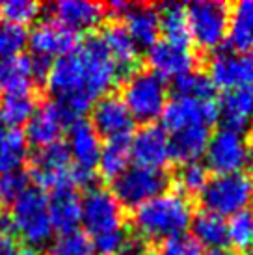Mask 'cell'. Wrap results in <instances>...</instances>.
Listing matches in <instances>:
<instances>
[{
  "label": "cell",
  "instance_id": "24",
  "mask_svg": "<svg viewBox=\"0 0 253 255\" xmlns=\"http://www.w3.org/2000/svg\"><path fill=\"white\" fill-rule=\"evenodd\" d=\"M105 43L108 54L112 56L116 65L120 67V71H134V65L140 56V47L136 45L132 36L128 34V30L121 22H112L108 24L101 36Z\"/></svg>",
  "mask_w": 253,
  "mask_h": 255
},
{
  "label": "cell",
  "instance_id": "42",
  "mask_svg": "<svg viewBox=\"0 0 253 255\" xmlns=\"http://www.w3.org/2000/svg\"><path fill=\"white\" fill-rule=\"evenodd\" d=\"M0 255H19V246L13 235L0 231Z\"/></svg>",
  "mask_w": 253,
  "mask_h": 255
},
{
  "label": "cell",
  "instance_id": "4",
  "mask_svg": "<svg viewBox=\"0 0 253 255\" xmlns=\"http://www.w3.org/2000/svg\"><path fill=\"white\" fill-rule=\"evenodd\" d=\"M168 82L151 69H136L126 75L121 99L132 114L134 121L151 125L168 105Z\"/></svg>",
  "mask_w": 253,
  "mask_h": 255
},
{
  "label": "cell",
  "instance_id": "15",
  "mask_svg": "<svg viewBox=\"0 0 253 255\" xmlns=\"http://www.w3.org/2000/svg\"><path fill=\"white\" fill-rule=\"evenodd\" d=\"M78 32L71 30L56 19H45L28 32V45L34 56L62 58L78 47Z\"/></svg>",
  "mask_w": 253,
  "mask_h": 255
},
{
  "label": "cell",
  "instance_id": "20",
  "mask_svg": "<svg viewBox=\"0 0 253 255\" xmlns=\"http://www.w3.org/2000/svg\"><path fill=\"white\" fill-rule=\"evenodd\" d=\"M218 120L224 121V128L244 134L253 123V88L224 92L218 103Z\"/></svg>",
  "mask_w": 253,
  "mask_h": 255
},
{
  "label": "cell",
  "instance_id": "25",
  "mask_svg": "<svg viewBox=\"0 0 253 255\" xmlns=\"http://www.w3.org/2000/svg\"><path fill=\"white\" fill-rule=\"evenodd\" d=\"M35 84V73L32 56L19 54L0 60V92H30Z\"/></svg>",
  "mask_w": 253,
  "mask_h": 255
},
{
  "label": "cell",
  "instance_id": "1",
  "mask_svg": "<svg viewBox=\"0 0 253 255\" xmlns=\"http://www.w3.org/2000/svg\"><path fill=\"white\" fill-rule=\"evenodd\" d=\"M120 67L108 54L101 36H90L75 50L50 65L47 86L54 101L78 120L120 80Z\"/></svg>",
  "mask_w": 253,
  "mask_h": 255
},
{
  "label": "cell",
  "instance_id": "22",
  "mask_svg": "<svg viewBox=\"0 0 253 255\" xmlns=\"http://www.w3.org/2000/svg\"><path fill=\"white\" fill-rule=\"evenodd\" d=\"M211 127L197 125V127H184L169 132V145L173 160L184 162H197L199 156L205 155L207 145L211 142Z\"/></svg>",
  "mask_w": 253,
  "mask_h": 255
},
{
  "label": "cell",
  "instance_id": "2",
  "mask_svg": "<svg viewBox=\"0 0 253 255\" xmlns=\"http://www.w3.org/2000/svg\"><path fill=\"white\" fill-rule=\"evenodd\" d=\"M194 207L181 192H164L132 211L136 237L149 242H164L183 235L192 224Z\"/></svg>",
  "mask_w": 253,
  "mask_h": 255
},
{
  "label": "cell",
  "instance_id": "34",
  "mask_svg": "<svg viewBox=\"0 0 253 255\" xmlns=\"http://www.w3.org/2000/svg\"><path fill=\"white\" fill-rule=\"evenodd\" d=\"M227 242L239 252H250L253 248V214L252 211L231 216L227 222Z\"/></svg>",
  "mask_w": 253,
  "mask_h": 255
},
{
  "label": "cell",
  "instance_id": "33",
  "mask_svg": "<svg viewBox=\"0 0 253 255\" xmlns=\"http://www.w3.org/2000/svg\"><path fill=\"white\" fill-rule=\"evenodd\" d=\"M175 97H186V99H212L214 95V84L207 73L190 71L175 80Z\"/></svg>",
  "mask_w": 253,
  "mask_h": 255
},
{
  "label": "cell",
  "instance_id": "8",
  "mask_svg": "<svg viewBox=\"0 0 253 255\" xmlns=\"http://www.w3.org/2000/svg\"><path fill=\"white\" fill-rule=\"evenodd\" d=\"M80 224L92 239L125 229L123 207L110 190L92 186L80 199Z\"/></svg>",
  "mask_w": 253,
  "mask_h": 255
},
{
  "label": "cell",
  "instance_id": "6",
  "mask_svg": "<svg viewBox=\"0 0 253 255\" xmlns=\"http://www.w3.org/2000/svg\"><path fill=\"white\" fill-rule=\"evenodd\" d=\"M190 39L199 49L216 50L227 39L229 6L220 0H196L186 6Z\"/></svg>",
  "mask_w": 253,
  "mask_h": 255
},
{
  "label": "cell",
  "instance_id": "16",
  "mask_svg": "<svg viewBox=\"0 0 253 255\" xmlns=\"http://www.w3.org/2000/svg\"><path fill=\"white\" fill-rule=\"evenodd\" d=\"M128 147H130V158L136 162V166L164 170L173 160L169 136L160 125L151 123L141 127L128 142Z\"/></svg>",
  "mask_w": 253,
  "mask_h": 255
},
{
  "label": "cell",
  "instance_id": "38",
  "mask_svg": "<svg viewBox=\"0 0 253 255\" xmlns=\"http://www.w3.org/2000/svg\"><path fill=\"white\" fill-rule=\"evenodd\" d=\"M156 255H205V252L192 235L183 233L160 242Z\"/></svg>",
  "mask_w": 253,
  "mask_h": 255
},
{
  "label": "cell",
  "instance_id": "23",
  "mask_svg": "<svg viewBox=\"0 0 253 255\" xmlns=\"http://www.w3.org/2000/svg\"><path fill=\"white\" fill-rule=\"evenodd\" d=\"M49 216L52 229L60 235L78 231L80 226V198L75 188L52 192L49 198Z\"/></svg>",
  "mask_w": 253,
  "mask_h": 255
},
{
  "label": "cell",
  "instance_id": "28",
  "mask_svg": "<svg viewBox=\"0 0 253 255\" xmlns=\"http://www.w3.org/2000/svg\"><path fill=\"white\" fill-rule=\"evenodd\" d=\"M192 237L196 239L201 246H207L211 250H224L227 242V222L225 218L218 216L209 211L194 214L192 218Z\"/></svg>",
  "mask_w": 253,
  "mask_h": 255
},
{
  "label": "cell",
  "instance_id": "39",
  "mask_svg": "<svg viewBox=\"0 0 253 255\" xmlns=\"http://www.w3.org/2000/svg\"><path fill=\"white\" fill-rule=\"evenodd\" d=\"M28 173H24L22 170L9 171L0 175V194H2V201H9L13 203L15 199L21 196L22 192L30 186L28 183Z\"/></svg>",
  "mask_w": 253,
  "mask_h": 255
},
{
  "label": "cell",
  "instance_id": "40",
  "mask_svg": "<svg viewBox=\"0 0 253 255\" xmlns=\"http://www.w3.org/2000/svg\"><path fill=\"white\" fill-rule=\"evenodd\" d=\"M126 237H128V235H126L125 229L95 237V239H92L93 252H95V255H120L121 248H123V244H125V241H126Z\"/></svg>",
  "mask_w": 253,
  "mask_h": 255
},
{
  "label": "cell",
  "instance_id": "19",
  "mask_svg": "<svg viewBox=\"0 0 253 255\" xmlns=\"http://www.w3.org/2000/svg\"><path fill=\"white\" fill-rule=\"evenodd\" d=\"M50 9L58 22L69 26L75 32L97 28L106 13V7L103 4L90 0H60L52 4Z\"/></svg>",
  "mask_w": 253,
  "mask_h": 255
},
{
  "label": "cell",
  "instance_id": "47",
  "mask_svg": "<svg viewBox=\"0 0 253 255\" xmlns=\"http://www.w3.org/2000/svg\"><path fill=\"white\" fill-rule=\"evenodd\" d=\"M0 203H2V194H0Z\"/></svg>",
  "mask_w": 253,
  "mask_h": 255
},
{
  "label": "cell",
  "instance_id": "5",
  "mask_svg": "<svg viewBox=\"0 0 253 255\" xmlns=\"http://www.w3.org/2000/svg\"><path fill=\"white\" fill-rule=\"evenodd\" d=\"M203 211L225 218L248 211L253 203V177L246 171L214 175L199 194Z\"/></svg>",
  "mask_w": 253,
  "mask_h": 255
},
{
  "label": "cell",
  "instance_id": "18",
  "mask_svg": "<svg viewBox=\"0 0 253 255\" xmlns=\"http://www.w3.org/2000/svg\"><path fill=\"white\" fill-rule=\"evenodd\" d=\"M67 134H69V143H65V145L69 151L73 168L86 171L97 170L103 143H101V138L95 132V128L92 127V123L78 118L69 125Z\"/></svg>",
  "mask_w": 253,
  "mask_h": 255
},
{
  "label": "cell",
  "instance_id": "10",
  "mask_svg": "<svg viewBox=\"0 0 253 255\" xmlns=\"http://www.w3.org/2000/svg\"><path fill=\"white\" fill-rule=\"evenodd\" d=\"M203 156L205 168L216 175L240 173L252 160L246 136L231 128H220L214 132Z\"/></svg>",
  "mask_w": 253,
  "mask_h": 255
},
{
  "label": "cell",
  "instance_id": "46",
  "mask_svg": "<svg viewBox=\"0 0 253 255\" xmlns=\"http://www.w3.org/2000/svg\"><path fill=\"white\" fill-rule=\"evenodd\" d=\"M246 255H253V248L250 250V252H246Z\"/></svg>",
  "mask_w": 253,
  "mask_h": 255
},
{
  "label": "cell",
  "instance_id": "27",
  "mask_svg": "<svg viewBox=\"0 0 253 255\" xmlns=\"http://www.w3.org/2000/svg\"><path fill=\"white\" fill-rule=\"evenodd\" d=\"M227 39L235 50H253V0L237 2L229 9Z\"/></svg>",
  "mask_w": 253,
  "mask_h": 255
},
{
  "label": "cell",
  "instance_id": "26",
  "mask_svg": "<svg viewBox=\"0 0 253 255\" xmlns=\"http://www.w3.org/2000/svg\"><path fill=\"white\" fill-rule=\"evenodd\" d=\"M28 158V142L19 128L7 127L0 118V175L21 170Z\"/></svg>",
  "mask_w": 253,
  "mask_h": 255
},
{
  "label": "cell",
  "instance_id": "12",
  "mask_svg": "<svg viewBox=\"0 0 253 255\" xmlns=\"http://www.w3.org/2000/svg\"><path fill=\"white\" fill-rule=\"evenodd\" d=\"M73 118L65 112L56 101H47L37 105L34 116L26 123L24 138L34 147H49L52 143H58L62 136L67 132Z\"/></svg>",
  "mask_w": 253,
  "mask_h": 255
},
{
  "label": "cell",
  "instance_id": "31",
  "mask_svg": "<svg viewBox=\"0 0 253 255\" xmlns=\"http://www.w3.org/2000/svg\"><path fill=\"white\" fill-rule=\"evenodd\" d=\"M130 168V147L128 140H112L101 147L97 170L105 179H118L125 170Z\"/></svg>",
  "mask_w": 253,
  "mask_h": 255
},
{
  "label": "cell",
  "instance_id": "17",
  "mask_svg": "<svg viewBox=\"0 0 253 255\" xmlns=\"http://www.w3.org/2000/svg\"><path fill=\"white\" fill-rule=\"evenodd\" d=\"M147 62L151 65V71H155L162 78L177 80L186 73L194 71L197 60L190 45L160 39L147 49Z\"/></svg>",
  "mask_w": 253,
  "mask_h": 255
},
{
  "label": "cell",
  "instance_id": "9",
  "mask_svg": "<svg viewBox=\"0 0 253 255\" xmlns=\"http://www.w3.org/2000/svg\"><path fill=\"white\" fill-rule=\"evenodd\" d=\"M30 175L43 192H56L73 186V162L67 145L62 142L41 147L30 158Z\"/></svg>",
  "mask_w": 253,
  "mask_h": 255
},
{
  "label": "cell",
  "instance_id": "14",
  "mask_svg": "<svg viewBox=\"0 0 253 255\" xmlns=\"http://www.w3.org/2000/svg\"><path fill=\"white\" fill-rule=\"evenodd\" d=\"M162 128L166 132H173L184 127H214L218 121V105L212 99H186L175 97L169 101L162 112Z\"/></svg>",
  "mask_w": 253,
  "mask_h": 255
},
{
  "label": "cell",
  "instance_id": "30",
  "mask_svg": "<svg viewBox=\"0 0 253 255\" xmlns=\"http://www.w3.org/2000/svg\"><path fill=\"white\" fill-rule=\"evenodd\" d=\"M37 108V97L34 90L30 92L4 93L0 101V118L7 127L17 128L19 125H26Z\"/></svg>",
  "mask_w": 253,
  "mask_h": 255
},
{
  "label": "cell",
  "instance_id": "21",
  "mask_svg": "<svg viewBox=\"0 0 253 255\" xmlns=\"http://www.w3.org/2000/svg\"><path fill=\"white\" fill-rule=\"evenodd\" d=\"M125 26L128 34L132 36L138 47H151L155 45L160 34V24H158V9L149 4H128V7L123 13Z\"/></svg>",
  "mask_w": 253,
  "mask_h": 255
},
{
  "label": "cell",
  "instance_id": "29",
  "mask_svg": "<svg viewBox=\"0 0 253 255\" xmlns=\"http://www.w3.org/2000/svg\"><path fill=\"white\" fill-rule=\"evenodd\" d=\"M158 24L160 34L166 41L190 45V30L188 17H186V6L179 2H168L158 7Z\"/></svg>",
  "mask_w": 253,
  "mask_h": 255
},
{
  "label": "cell",
  "instance_id": "7",
  "mask_svg": "<svg viewBox=\"0 0 253 255\" xmlns=\"http://www.w3.org/2000/svg\"><path fill=\"white\" fill-rule=\"evenodd\" d=\"M169 175L164 170H153L143 166H130L118 179L112 181V194L123 209H136L145 201L166 192Z\"/></svg>",
  "mask_w": 253,
  "mask_h": 255
},
{
  "label": "cell",
  "instance_id": "37",
  "mask_svg": "<svg viewBox=\"0 0 253 255\" xmlns=\"http://www.w3.org/2000/svg\"><path fill=\"white\" fill-rule=\"evenodd\" d=\"M49 255H95V252L88 235L73 231L58 235V239H54L49 246Z\"/></svg>",
  "mask_w": 253,
  "mask_h": 255
},
{
  "label": "cell",
  "instance_id": "11",
  "mask_svg": "<svg viewBox=\"0 0 253 255\" xmlns=\"http://www.w3.org/2000/svg\"><path fill=\"white\" fill-rule=\"evenodd\" d=\"M207 75L214 88L225 92L253 88V50L218 49L209 60Z\"/></svg>",
  "mask_w": 253,
  "mask_h": 255
},
{
  "label": "cell",
  "instance_id": "3",
  "mask_svg": "<svg viewBox=\"0 0 253 255\" xmlns=\"http://www.w3.org/2000/svg\"><path fill=\"white\" fill-rule=\"evenodd\" d=\"M9 222L13 235H19L28 244V248L45 246L52 239V224L49 216V196L37 188L28 186L19 198L11 203Z\"/></svg>",
  "mask_w": 253,
  "mask_h": 255
},
{
  "label": "cell",
  "instance_id": "13",
  "mask_svg": "<svg viewBox=\"0 0 253 255\" xmlns=\"http://www.w3.org/2000/svg\"><path fill=\"white\" fill-rule=\"evenodd\" d=\"M134 118L128 112L126 105L120 95L108 93L93 105L92 108V127L99 138L106 142L112 140H126L134 130Z\"/></svg>",
  "mask_w": 253,
  "mask_h": 255
},
{
  "label": "cell",
  "instance_id": "36",
  "mask_svg": "<svg viewBox=\"0 0 253 255\" xmlns=\"http://www.w3.org/2000/svg\"><path fill=\"white\" fill-rule=\"evenodd\" d=\"M28 45V30L13 22L0 21V60L22 54Z\"/></svg>",
  "mask_w": 253,
  "mask_h": 255
},
{
  "label": "cell",
  "instance_id": "32",
  "mask_svg": "<svg viewBox=\"0 0 253 255\" xmlns=\"http://www.w3.org/2000/svg\"><path fill=\"white\" fill-rule=\"evenodd\" d=\"M209 170L201 162H184L175 173L177 186L183 196H199L209 183Z\"/></svg>",
  "mask_w": 253,
  "mask_h": 255
},
{
  "label": "cell",
  "instance_id": "41",
  "mask_svg": "<svg viewBox=\"0 0 253 255\" xmlns=\"http://www.w3.org/2000/svg\"><path fill=\"white\" fill-rule=\"evenodd\" d=\"M120 255H151V252H149V244L141 241L140 237H126Z\"/></svg>",
  "mask_w": 253,
  "mask_h": 255
},
{
  "label": "cell",
  "instance_id": "45",
  "mask_svg": "<svg viewBox=\"0 0 253 255\" xmlns=\"http://www.w3.org/2000/svg\"><path fill=\"white\" fill-rule=\"evenodd\" d=\"M248 147H250V153H252V156H253V132H252V138L248 140Z\"/></svg>",
  "mask_w": 253,
  "mask_h": 255
},
{
  "label": "cell",
  "instance_id": "43",
  "mask_svg": "<svg viewBox=\"0 0 253 255\" xmlns=\"http://www.w3.org/2000/svg\"><path fill=\"white\" fill-rule=\"evenodd\" d=\"M205 255H237L235 252H231V250H212V252H209V254H205Z\"/></svg>",
  "mask_w": 253,
  "mask_h": 255
},
{
  "label": "cell",
  "instance_id": "35",
  "mask_svg": "<svg viewBox=\"0 0 253 255\" xmlns=\"http://www.w3.org/2000/svg\"><path fill=\"white\" fill-rule=\"evenodd\" d=\"M41 13V4L34 0H4L0 2V21L26 26Z\"/></svg>",
  "mask_w": 253,
  "mask_h": 255
},
{
  "label": "cell",
  "instance_id": "44",
  "mask_svg": "<svg viewBox=\"0 0 253 255\" xmlns=\"http://www.w3.org/2000/svg\"><path fill=\"white\" fill-rule=\"evenodd\" d=\"M19 255H45V254L39 252L37 248H26V250H22V252H19Z\"/></svg>",
  "mask_w": 253,
  "mask_h": 255
},
{
  "label": "cell",
  "instance_id": "48",
  "mask_svg": "<svg viewBox=\"0 0 253 255\" xmlns=\"http://www.w3.org/2000/svg\"><path fill=\"white\" fill-rule=\"evenodd\" d=\"M252 214H253V203H252Z\"/></svg>",
  "mask_w": 253,
  "mask_h": 255
}]
</instances>
